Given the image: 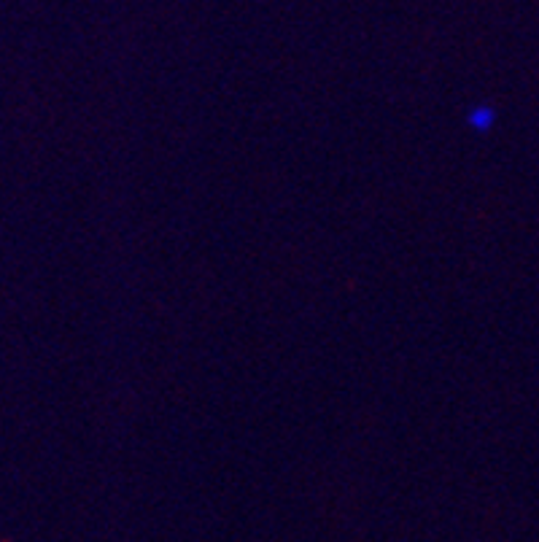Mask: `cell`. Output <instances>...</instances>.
<instances>
[{
    "instance_id": "obj_1",
    "label": "cell",
    "mask_w": 539,
    "mask_h": 542,
    "mask_svg": "<svg viewBox=\"0 0 539 542\" xmlns=\"http://www.w3.org/2000/svg\"><path fill=\"white\" fill-rule=\"evenodd\" d=\"M469 125L478 127V130H486V127L491 125V111H488V108H480L478 114H472V119H469Z\"/></svg>"
}]
</instances>
